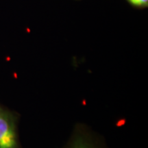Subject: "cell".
<instances>
[{
  "instance_id": "1",
  "label": "cell",
  "mask_w": 148,
  "mask_h": 148,
  "mask_svg": "<svg viewBox=\"0 0 148 148\" xmlns=\"http://www.w3.org/2000/svg\"><path fill=\"white\" fill-rule=\"evenodd\" d=\"M18 116L0 104V148H20Z\"/></svg>"
},
{
  "instance_id": "2",
  "label": "cell",
  "mask_w": 148,
  "mask_h": 148,
  "mask_svg": "<svg viewBox=\"0 0 148 148\" xmlns=\"http://www.w3.org/2000/svg\"><path fill=\"white\" fill-rule=\"evenodd\" d=\"M69 148H97L90 138L85 134H78L72 140Z\"/></svg>"
},
{
  "instance_id": "3",
  "label": "cell",
  "mask_w": 148,
  "mask_h": 148,
  "mask_svg": "<svg viewBox=\"0 0 148 148\" xmlns=\"http://www.w3.org/2000/svg\"><path fill=\"white\" fill-rule=\"evenodd\" d=\"M135 8L145 9L148 7V0H125Z\"/></svg>"
}]
</instances>
